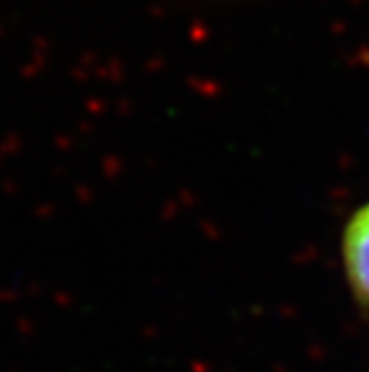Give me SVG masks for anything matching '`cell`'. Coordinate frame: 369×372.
I'll use <instances>...</instances> for the list:
<instances>
[{"label": "cell", "mask_w": 369, "mask_h": 372, "mask_svg": "<svg viewBox=\"0 0 369 372\" xmlns=\"http://www.w3.org/2000/svg\"><path fill=\"white\" fill-rule=\"evenodd\" d=\"M341 254L355 300L369 310V202L348 219L341 240Z\"/></svg>", "instance_id": "6da1fadb"}]
</instances>
